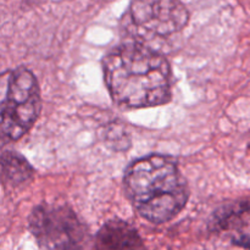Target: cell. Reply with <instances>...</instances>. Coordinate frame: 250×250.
I'll list each match as a JSON object with an SVG mask.
<instances>
[{
	"mask_svg": "<svg viewBox=\"0 0 250 250\" xmlns=\"http://www.w3.org/2000/svg\"><path fill=\"white\" fill-rule=\"evenodd\" d=\"M104 80L112 100L125 109H143L168 103L172 71L163 54L142 43L115 46L103 61Z\"/></svg>",
	"mask_w": 250,
	"mask_h": 250,
	"instance_id": "cell-1",
	"label": "cell"
},
{
	"mask_svg": "<svg viewBox=\"0 0 250 250\" xmlns=\"http://www.w3.org/2000/svg\"><path fill=\"white\" fill-rule=\"evenodd\" d=\"M127 198L143 219L165 224L175 219L189 199L188 183L170 156L153 155L134 160L126 168Z\"/></svg>",
	"mask_w": 250,
	"mask_h": 250,
	"instance_id": "cell-2",
	"label": "cell"
},
{
	"mask_svg": "<svg viewBox=\"0 0 250 250\" xmlns=\"http://www.w3.org/2000/svg\"><path fill=\"white\" fill-rule=\"evenodd\" d=\"M1 136L7 141L22 138L41 112V89L31 70L19 67L1 77Z\"/></svg>",
	"mask_w": 250,
	"mask_h": 250,
	"instance_id": "cell-3",
	"label": "cell"
},
{
	"mask_svg": "<svg viewBox=\"0 0 250 250\" xmlns=\"http://www.w3.org/2000/svg\"><path fill=\"white\" fill-rule=\"evenodd\" d=\"M29 229L43 249H77L87 241V229L63 205H41L29 216Z\"/></svg>",
	"mask_w": 250,
	"mask_h": 250,
	"instance_id": "cell-4",
	"label": "cell"
},
{
	"mask_svg": "<svg viewBox=\"0 0 250 250\" xmlns=\"http://www.w3.org/2000/svg\"><path fill=\"white\" fill-rule=\"evenodd\" d=\"M126 20L139 36L168 37L186 28L189 12L181 0H132Z\"/></svg>",
	"mask_w": 250,
	"mask_h": 250,
	"instance_id": "cell-5",
	"label": "cell"
},
{
	"mask_svg": "<svg viewBox=\"0 0 250 250\" xmlns=\"http://www.w3.org/2000/svg\"><path fill=\"white\" fill-rule=\"evenodd\" d=\"M95 243L100 249H136L144 247L138 231L121 220L106 222L98 232Z\"/></svg>",
	"mask_w": 250,
	"mask_h": 250,
	"instance_id": "cell-6",
	"label": "cell"
},
{
	"mask_svg": "<svg viewBox=\"0 0 250 250\" xmlns=\"http://www.w3.org/2000/svg\"><path fill=\"white\" fill-rule=\"evenodd\" d=\"M34 171L28 161L16 151L6 150L1 155V181L4 185L17 187L28 182Z\"/></svg>",
	"mask_w": 250,
	"mask_h": 250,
	"instance_id": "cell-7",
	"label": "cell"
}]
</instances>
